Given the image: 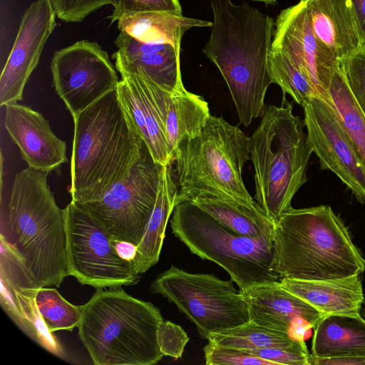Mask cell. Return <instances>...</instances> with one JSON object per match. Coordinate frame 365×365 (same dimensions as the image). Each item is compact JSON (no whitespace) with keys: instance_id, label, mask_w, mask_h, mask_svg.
Here are the masks:
<instances>
[{"instance_id":"1","label":"cell","mask_w":365,"mask_h":365,"mask_svg":"<svg viewBox=\"0 0 365 365\" xmlns=\"http://www.w3.org/2000/svg\"><path fill=\"white\" fill-rule=\"evenodd\" d=\"M48 175L29 167L17 173L0 215V252L38 289L58 287L69 276L64 209L54 199Z\"/></svg>"},{"instance_id":"2","label":"cell","mask_w":365,"mask_h":365,"mask_svg":"<svg viewBox=\"0 0 365 365\" xmlns=\"http://www.w3.org/2000/svg\"><path fill=\"white\" fill-rule=\"evenodd\" d=\"M214 21L202 48L217 66L230 91L240 121L245 126L262 116L272 83L267 70L274 22L247 3L211 0Z\"/></svg>"},{"instance_id":"3","label":"cell","mask_w":365,"mask_h":365,"mask_svg":"<svg viewBox=\"0 0 365 365\" xmlns=\"http://www.w3.org/2000/svg\"><path fill=\"white\" fill-rule=\"evenodd\" d=\"M73 118L69 192L73 202L96 200L129 175L145 143L116 88Z\"/></svg>"},{"instance_id":"4","label":"cell","mask_w":365,"mask_h":365,"mask_svg":"<svg viewBox=\"0 0 365 365\" xmlns=\"http://www.w3.org/2000/svg\"><path fill=\"white\" fill-rule=\"evenodd\" d=\"M271 269L280 278L333 279L359 275L365 259L329 205L284 212L274 224Z\"/></svg>"},{"instance_id":"5","label":"cell","mask_w":365,"mask_h":365,"mask_svg":"<svg viewBox=\"0 0 365 365\" xmlns=\"http://www.w3.org/2000/svg\"><path fill=\"white\" fill-rule=\"evenodd\" d=\"M163 321L153 303L121 287L101 289L82 305L78 334L95 365H153L164 356L158 341Z\"/></svg>"},{"instance_id":"6","label":"cell","mask_w":365,"mask_h":365,"mask_svg":"<svg viewBox=\"0 0 365 365\" xmlns=\"http://www.w3.org/2000/svg\"><path fill=\"white\" fill-rule=\"evenodd\" d=\"M261 117L250 137L255 198L274 224L292 207L293 197L307 182L312 151L304 121L294 115L292 103L285 95L280 106H266Z\"/></svg>"},{"instance_id":"7","label":"cell","mask_w":365,"mask_h":365,"mask_svg":"<svg viewBox=\"0 0 365 365\" xmlns=\"http://www.w3.org/2000/svg\"><path fill=\"white\" fill-rule=\"evenodd\" d=\"M248 160L250 137L222 117L210 115L201 133L181 142L174 152L175 204L199 195L255 202L242 179Z\"/></svg>"},{"instance_id":"8","label":"cell","mask_w":365,"mask_h":365,"mask_svg":"<svg viewBox=\"0 0 365 365\" xmlns=\"http://www.w3.org/2000/svg\"><path fill=\"white\" fill-rule=\"evenodd\" d=\"M170 222L173 234L192 254L220 265L240 291L280 279L270 268L273 232L241 235L187 200L175 205Z\"/></svg>"},{"instance_id":"9","label":"cell","mask_w":365,"mask_h":365,"mask_svg":"<svg viewBox=\"0 0 365 365\" xmlns=\"http://www.w3.org/2000/svg\"><path fill=\"white\" fill-rule=\"evenodd\" d=\"M149 290L175 304L203 339L250 322L247 302L232 280L172 265L156 276Z\"/></svg>"},{"instance_id":"10","label":"cell","mask_w":365,"mask_h":365,"mask_svg":"<svg viewBox=\"0 0 365 365\" xmlns=\"http://www.w3.org/2000/svg\"><path fill=\"white\" fill-rule=\"evenodd\" d=\"M163 165L156 163L145 144L129 175L101 197L76 202L118 241L138 246L141 242L157 200Z\"/></svg>"},{"instance_id":"11","label":"cell","mask_w":365,"mask_h":365,"mask_svg":"<svg viewBox=\"0 0 365 365\" xmlns=\"http://www.w3.org/2000/svg\"><path fill=\"white\" fill-rule=\"evenodd\" d=\"M69 276L96 289L136 284L133 262L117 252L113 238L85 210L72 201L64 208Z\"/></svg>"},{"instance_id":"12","label":"cell","mask_w":365,"mask_h":365,"mask_svg":"<svg viewBox=\"0 0 365 365\" xmlns=\"http://www.w3.org/2000/svg\"><path fill=\"white\" fill-rule=\"evenodd\" d=\"M51 71L55 91L72 116L115 89L120 81L107 52L86 40L56 51Z\"/></svg>"},{"instance_id":"13","label":"cell","mask_w":365,"mask_h":365,"mask_svg":"<svg viewBox=\"0 0 365 365\" xmlns=\"http://www.w3.org/2000/svg\"><path fill=\"white\" fill-rule=\"evenodd\" d=\"M307 142L322 170L334 173L365 204V168L330 98L315 94L302 105Z\"/></svg>"},{"instance_id":"14","label":"cell","mask_w":365,"mask_h":365,"mask_svg":"<svg viewBox=\"0 0 365 365\" xmlns=\"http://www.w3.org/2000/svg\"><path fill=\"white\" fill-rule=\"evenodd\" d=\"M272 48L287 55L307 76L317 94L329 96L337 57L316 37L304 0L280 11L274 22Z\"/></svg>"},{"instance_id":"15","label":"cell","mask_w":365,"mask_h":365,"mask_svg":"<svg viewBox=\"0 0 365 365\" xmlns=\"http://www.w3.org/2000/svg\"><path fill=\"white\" fill-rule=\"evenodd\" d=\"M51 0H36L25 11L0 76V106L18 103L56 26Z\"/></svg>"},{"instance_id":"16","label":"cell","mask_w":365,"mask_h":365,"mask_svg":"<svg viewBox=\"0 0 365 365\" xmlns=\"http://www.w3.org/2000/svg\"><path fill=\"white\" fill-rule=\"evenodd\" d=\"M116 89L154 160L163 165L173 164L165 133L170 93L138 75L121 76Z\"/></svg>"},{"instance_id":"17","label":"cell","mask_w":365,"mask_h":365,"mask_svg":"<svg viewBox=\"0 0 365 365\" xmlns=\"http://www.w3.org/2000/svg\"><path fill=\"white\" fill-rule=\"evenodd\" d=\"M248 307L250 322L304 339L324 316L307 302L286 289L279 280L240 291Z\"/></svg>"},{"instance_id":"18","label":"cell","mask_w":365,"mask_h":365,"mask_svg":"<svg viewBox=\"0 0 365 365\" xmlns=\"http://www.w3.org/2000/svg\"><path fill=\"white\" fill-rule=\"evenodd\" d=\"M4 107V128L29 168L49 173L67 162L65 141L41 113L18 103Z\"/></svg>"},{"instance_id":"19","label":"cell","mask_w":365,"mask_h":365,"mask_svg":"<svg viewBox=\"0 0 365 365\" xmlns=\"http://www.w3.org/2000/svg\"><path fill=\"white\" fill-rule=\"evenodd\" d=\"M279 282L286 289L307 302L324 317L360 314L364 295L359 275L317 280L282 277Z\"/></svg>"},{"instance_id":"20","label":"cell","mask_w":365,"mask_h":365,"mask_svg":"<svg viewBox=\"0 0 365 365\" xmlns=\"http://www.w3.org/2000/svg\"><path fill=\"white\" fill-rule=\"evenodd\" d=\"M304 2L316 37L338 59L361 48L350 0H304Z\"/></svg>"},{"instance_id":"21","label":"cell","mask_w":365,"mask_h":365,"mask_svg":"<svg viewBox=\"0 0 365 365\" xmlns=\"http://www.w3.org/2000/svg\"><path fill=\"white\" fill-rule=\"evenodd\" d=\"M1 305L14 322L43 349L59 357L63 349L45 326L37 309L35 296L38 289L33 283L0 274Z\"/></svg>"},{"instance_id":"22","label":"cell","mask_w":365,"mask_h":365,"mask_svg":"<svg viewBox=\"0 0 365 365\" xmlns=\"http://www.w3.org/2000/svg\"><path fill=\"white\" fill-rule=\"evenodd\" d=\"M312 354L365 357V319L360 314L324 316L314 327Z\"/></svg>"},{"instance_id":"23","label":"cell","mask_w":365,"mask_h":365,"mask_svg":"<svg viewBox=\"0 0 365 365\" xmlns=\"http://www.w3.org/2000/svg\"><path fill=\"white\" fill-rule=\"evenodd\" d=\"M120 32L150 43H170L180 51L186 31L194 27H211L212 22L167 12L133 13L117 21Z\"/></svg>"},{"instance_id":"24","label":"cell","mask_w":365,"mask_h":365,"mask_svg":"<svg viewBox=\"0 0 365 365\" xmlns=\"http://www.w3.org/2000/svg\"><path fill=\"white\" fill-rule=\"evenodd\" d=\"M171 163L163 165L157 200L144 236L137 246L133 263L141 274L159 259L168 220L175 205L178 187Z\"/></svg>"},{"instance_id":"25","label":"cell","mask_w":365,"mask_h":365,"mask_svg":"<svg viewBox=\"0 0 365 365\" xmlns=\"http://www.w3.org/2000/svg\"><path fill=\"white\" fill-rule=\"evenodd\" d=\"M190 201L241 235L257 237L274 230V222L256 201L247 203L216 195H199Z\"/></svg>"},{"instance_id":"26","label":"cell","mask_w":365,"mask_h":365,"mask_svg":"<svg viewBox=\"0 0 365 365\" xmlns=\"http://www.w3.org/2000/svg\"><path fill=\"white\" fill-rule=\"evenodd\" d=\"M210 115L207 102L188 91L183 84L169 94L165 133L173 163L178 144L198 136Z\"/></svg>"},{"instance_id":"27","label":"cell","mask_w":365,"mask_h":365,"mask_svg":"<svg viewBox=\"0 0 365 365\" xmlns=\"http://www.w3.org/2000/svg\"><path fill=\"white\" fill-rule=\"evenodd\" d=\"M180 55V51L173 46L165 51L134 56H123L115 53L113 57L120 76H141L172 93L183 84Z\"/></svg>"},{"instance_id":"28","label":"cell","mask_w":365,"mask_h":365,"mask_svg":"<svg viewBox=\"0 0 365 365\" xmlns=\"http://www.w3.org/2000/svg\"><path fill=\"white\" fill-rule=\"evenodd\" d=\"M331 102L365 168V115L338 67L328 88Z\"/></svg>"},{"instance_id":"29","label":"cell","mask_w":365,"mask_h":365,"mask_svg":"<svg viewBox=\"0 0 365 365\" xmlns=\"http://www.w3.org/2000/svg\"><path fill=\"white\" fill-rule=\"evenodd\" d=\"M215 344L242 350L272 347H290L304 339L248 322L229 330L214 334L207 339Z\"/></svg>"},{"instance_id":"30","label":"cell","mask_w":365,"mask_h":365,"mask_svg":"<svg viewBox=\"0 0 365 365\" xmlns=\"http://www.w3.org/2000/svg\"><path fill=\"white\" fill-rule=\"evenodd\" d=\"M267 70L272 83L278 85L283 95L289 94L300 106L317 94L307 76L280 51L272 48L268 57Z\"/></svg>"},{"instance_id":"31","label":"cell","mask_w":365,"mask_h":365,"mask_svg":"<svg viewBox=\"0 0 365 365\" xmlns=\"http://www.w3.org/2000/svg\"><path fill=\"white\" fill-rule=\"evenodd\" d=\"M38 313L47 329L53 333L60 330L72 331L77 327L82 306L66 301L54 288H39L35 296Z\"/></svg>"},{"instance_id":"32","label":"cell","mask_w":365,"mask_h":365,"mask_svg":"<svg viewBox=\"0 0 365 365\" xmlns=\"http://www.w3.org/2000/svg\"><path fill=\"white\" fill-rule=\"evenodd\" d=\"M339 67L351 93L365 115V46L339 59Z\"/></svg>"},{"instance_id":"33","label":"cell","mask_w":365,"mask_h":365,"mask_svg":"<svg viewBox=\"0 0 365 365\" xmlns=\"http://www.w3.org/2000/svg\"><path fill=\"white\" fill-rule=\"evenodd\" d=\"M203 352L207 365H275L274 362L244 350L221 346L210 341L204 346Z\"/></svg>"},{"instance_id":"34","label":"cell","mask_w":365,"mask_h":365,"mask_svg":"<svg viewBox=\"0 0 365 365\" xmlns=\"http://www.w3.org/2000/svg\"><path fill=\"white\" fill-rule=\"evenodd\" d=\"M145 11L182 15L179 0H116L109 19L111 22H114L124 16Z\"/></svg>"},{"instance_id":"35","label":"cell","mask_w":365,"mask_h":365,"mask_svg":"<svg viewBox=\"0 0 365 365\" xmlns=\"http://www.w3.org/2000/svg\"><path fill=\"white\" fill-rule=\"evenodd\" d=\"M116 0H51L56 17L66 23L82 21L98 9L115 4Z\"/></svg>"},{"instance_id":"36","label":"cell","mask_w":365,"mask_h":365,"mask_svg":"<svg viewBox=\"0 0 365 365\" xmlns=\"http://www.w3.org/2000/svg\"><path fill=\"white\" fill-rule=\"evenodd\" d=\"M245 351L274 362L275 365H309V353L304 341L290 347L246 349Z\"/></svg>"},{"instance_id":"37","label":"cell","mask_w":365,"mask_h":365,"mask_svg":"<svg viewBox=\"0 0 365 365\" xmlns=\"http://www.w3.org/2000/svg\"><path fill=\"white\" fill-rule=\"evenodd\" d=\"M158 341L164 356L179 359L182 355L189 337L180 326L170 321H163L158 327Z\"/></svg>"},{"instance_id":"38","label":"cell","mask_w":365,"mask_h":365,"mask_svg":"<svg viewBox=\"0 0 365 365\" xmlns=\"http://www.w3.org/2000/svg\"><path fill=\"white\" fill-rule=\"evenodd\" d=\"M309 365H365V357L361 356H328L317 357L310 354Z\"/></svg>"},{"instance_id":"39","label":"cell","mask_w":365,"mask_h":365,"mask_svg":"<svg viewBox=\"0 0 365 365\" xmlns=\"http://www.w3.org/2000/svg\"><path fill=\"white\" fill-rule=\"evenodd\" d=\"M361 43L365 46V0H350Z\"/></svg>"},{"instance_id":"40","label":"cell","mask_w":365,"mask_h":365,"mask_svg":"<svg viewBox=\"0 0 365 365\" xmlns=\"http://www.w3.org/2000/svg\"><path fill=\"white\" fill-rule=\"evenodd\" d=\"M113 242L118 254L123 259L133 262L136 254L137 246L130 242L115 240H113Z\"/></svg>"},{"instance_id":"41","label":"cell","mask_w":365,"mask_h":365,"mask_svg":"<svg viewBox=\"0 0 365 365\" xmlns=\"http://www.w3.org/2000/svg\"><path fill=\"white\" fill-rule=\"evenodd\" d=\"M252 1H260V2H263L266 4H273V5L277 3V0H252Z\"/></svg>"},{"instance_id":"42","label":"cell","mask_w":365,"mask_h":365,"mask_svg":"<svg viewBox=\"0 0 365 365\" xmlns=\"http://www.w3.org/2000/svg\"><path fill=\"white\" fill-rule=\"evenodd\" d=\"M363 307H361V311H360V315L365 319V295L363 302Z\"/></svg>"}]
</instances>
